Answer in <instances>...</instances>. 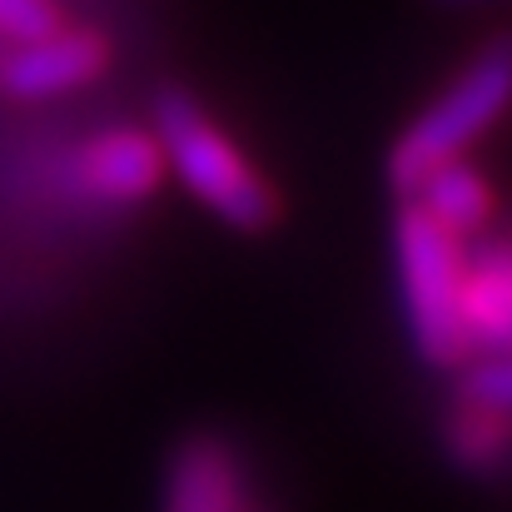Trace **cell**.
<instances>
[{
  "label": "cell",
  "mask_w": 512,
  "mask_h": 512,
  "mask_svg": "<svg viewBox=\"0 0 512 512\" xmlns=\"http://www.w3.org/2000/svg\"><path fill=\"white\" fill-rule=\"evenodd\" d=\"M75 174L95 199L110 204H140L160 189L165 179V155L150 130H105L80 145Z\"/></svg>",
  "instance_id": "cell-6"
},
{
  "label": "cell",
  "mask_w": 512,
  "mask_h": 512,
  "mask_svg": "<svg viewBox=\"0 0 512 512\" xmlns=\"http://www.w3.org/2000/svg\"><path fill=\"white\" fill-rule=\"evenodd\" d=\"M458 403L463 408H483V413H503L512 408V373L508 353H468L458 363Z\"/></svg>",
  "instance_id": "cell-10"
},
{
  "label": "cell",
  "mask_w": 512,
  "mask_h": 512,
  "mask_svg": "<svg viewBox=\"0 0 512 512\" xmlns=\"http://www.w3.org/2000/svg\"><path fill=\"white\" fill-rule=\"evenodd\" d=\"M463 329L473 353H508L512 339V259L503 234H483L463 254Z\"/></svg>",
  "instance_id": "cell-7"
},
{
  "label": "cell",
  "mask_w": 512,
  "mask_h": 512,
  "mask_svg": "<svg viewBox=\"0 0 512 512\" xmlns=\"http://www.w3.org/2000/svg\"><path fill=\"white\" fill-rule=\"evenodd\" d=\"M403 204H418L453 239H483L488 224H493V204L498 199H493L488 179L473 170L468 160H448V165H438L428 174Z\"/></svg>",
  "instance_id": "cell-8"
},
{
  "label": "cell",
  "mask_w": 512,
  "mask_h": 512,
  "mask_svg": "<svg viewBox=\"0 0 512 512\" xmlns=\"http://www.w3.org/2000/svg\"><path fill=\"white\" fill-rule=\"evenodd\" d=\"M393 254L418 358L433 368H458L473 353L463 329V239L443 234L418 204H398Z\"/></svg>",
  "instance_id": "cell-3"
},
{
  "label": "cell",
  "mask_w": 512,
  "mask_h": 512,
  "mask_svg": "<svg viewBox=\"0 0 512 512\" xmlns=\"http://www.w3.org/2000/svg\"><path fill=\"white\" fill-rule=\"evenodd\" d=\"M110 70V40L100 30H65L55 25L50 35L20 40L0 55V95L10 100H50L95 85Z\"/></svg>",
  "instance_id": "cell-4"
},
{
  "label": "cell",
  "mask_w": 512,
  "mask_h": 512,
  "mask_svg": "<svg viewBox=\"0 0 512 512\" xmlns=\"http://www.w3.org/2000/svg\"><path fill=\"white\" fill-rule=\"evenodd\" d=\"M508 85H512L508 40L493 35L453 75V85L423 115H413V125L393 140V150H388V189L398 199H408L438 165L463 160V150L498 125V115L508 105Z\"/></svg>",
  "instance_id": "cell-2"
},
{
  "label": "cell",
  "mask_w": 512,
  "mask_h": 512,
  "mask_svg": "<svg viewBox=\"0 0 512 512\" xmlns=\"http://www.w3.org/2000/svg\"><path fill=\"white\" fill-rule=\"evenodd\" d=\"M443 448L468 478H493L508 463V418L458 403L453 418L443 423Z\"/></svg>",
  "instance_id": "cell-9"
},
{
  "label": "cell",
  "mask_w": 512,
  "mask_h": 512,
  "mask_svg": "<svg viewBox=\"0 0 512 512\" xmlns=\"http://www.w3.org/2000/svg\"><path fill=\"white\" fill-rule=\"evenodd\" d=\"M55 25H60V10L50 0H0V40L10 45L50 35Z\"/></svg>",
  "instance_id": "cell-11"
},
{
  "label": "cell",
  "mask_w": 512,
  "mask_h": 512,
  "mask_svg": "<svg viewBox=\"0 0 512 512\" xmlns=\"http://www.w3.org/2000/svg\"><path fill=\"white\" fill-rule=\"evenodd\" d=\"M438 5H478V0H438Z\"/></svg>",
  "instance_id": "cell-12"
},
{
  "label": "cell",
  "mask_w": 512,
  "mask_h": 512,
  "mask_svg": "<svg viewBox=\"0 0 512 512\" xmlns=\"http://www.w3.org/2000/svg\"><path fill=\"white\" fill-rule=\"evenodd\" d=\"M155 145L165 155V170L229 229L264 234L279 219V194L264 184V174L249 165V155L209 120V110L179 90L165 85L155 95Z\"/></svg>",
  "instance_id": "cell-1"
},
{
  "label": "cell",
  "mask_w": 512,
  "mask_h": 512,
  "mask_svg": "<svg viewBox=\"0 0 512 512\" xmlns=\"http://www.w3.org/2000/svg\"><path fill=\"white\" fill-rule=\"evenodd\" d=\"M160 512H249V473L219 433H189L165 463Z\"/></svg>",
  "instance_id": "cell-5"
}]
</instances>
